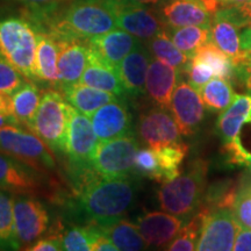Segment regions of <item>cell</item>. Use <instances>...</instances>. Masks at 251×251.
I'll return each instance as SVG.
<instances>
[{"label": "cell", "instance_id": "6da1fadb", "mask_svg": "<svg viewBox=\"0 0 251 251\" xmlns=\"http://www.w3.org/2000/svg\"><path fill=\"white\" fill-rule=\"evenodd\" d=\"M139 176L120 178L99 177L80 191L69 203L72 218L84 225L105 226L125 218L136 202Z\"/></svg>", "mask_w": 251, "mask_h": 251}, {"label": "cell", "instance_id": "7a4b0ae2", "mask_svg": "<svg viewBox=\"0 0 251 251\" xmlns=\"http://www.w3.org/2000/svg\"><path fill=\"white\" fill-rule=\"evenodd\" d=\"M119 0H74L47 14L39 31L62 39L89 40L115 29Z\"/></svg>", "mask_w": 251, "mask_h": 251}, {"label": "cell", "instance_id": "3957f363", "mask_svg": "<svg viewBox=\"0 0 251 251\" xmlns=\"http://www.w3.org/2000/svg\"><path fill=\"white\" fill-rule=\"evenodd\" d=\"M208 164L201 159L191 162L186 171L175 179L164 181L157 191V200L164 212L186 219L203 202Z\"/></svg>", "mask_w": 251, "mask_h": 251}, {"label": "cell", "instance_id": "277c9868", "mask_svg": "<svg viewBox=\"0 0 251 251\" xmlns=\"http://www.w3.org/2000/svg\"><path fill=\"white\" fill-rule=\"evenodd\" d=\"M37 28L25 14L0 15V57L34 81Z\"/></svg>", "mask_w": 251, "mask_h": 251}, {"label": "cell", "instance_id": "5b68a950", "mask_svg": "<svg viewBox=\"0 0 251 251\" xmlns=\"http://www.w3.org/2000/svg\"><path fill=\"white\" fill-rule=\"evenodd\" d=\"M69 106V102L57 91H45L29 128L56 153H64Z\"/></svg>", "mask_w": 251, "mask_h": 251}, {"label": "cell", "instance_id": "8992f818", "mask_svg": "<svg viewBox=\"0 0 251 251\" xmlns=\"http://www.w3.org/2000/svg\"><path fill=\"white\" fill-rule=\"evenodd\" d=\"M0 151L43 172L55 169L51 150L40 139L24 130L20 126L7 125L0 127Z\"/></svg>", "mask_w": 251, "mask_h": 251}, {"label": "cell", "instance_id": "52a82bcc", "mask_svg": "<svg viewBox=\"0 0 251 251\" xmlns=\"http://www.w3.org/2000/svg\"><path fill=\"white\" fill-rule=\"evenodd\" d=\"M139 149L140 141L135 133L99 142L91 165L102 178L134 176L136 175L134 170L135 156Z\"/></svg>", "mask_w": 251, "mask_h": 251}, {"label": "cell", "instance_id": "ba28073f", "mask_svg": "<svg viewBox=\"0 0 251 251\" xmlns=\"http://www.w3.org/2000/svg\"><path fill=\"white\" fill-rule=\"evenodd\" d=\"M13 213L15 236L20 249L27 250L49 230V213L31 194H13Z\"/></svg>", "mask_w": 251, "mask_h": 251}, {"label": "cell", "instance_id": "9c48e42d", "mask_svg": "<svg viewBox=\"0 0 251 251\" xmlns=\"http://www.w3.org/2000/svg\"><path fill=\"white\" fill-rule=\"evenodd\" d=\"M98 146L99 140L93 129L92 121H90L87 115L77 111L71 105L69 106L64 155L68 157L71 169L92 166L91 162Z\"/></svg>", "mask_w": 251, "mask_h": 251}, {"label": "cell", "instance_id": "30bf717a", "mask_svg": "<svg viewBox=\"0 0 251 251\" xmlns=\"http://www.w3.org/2000/svg\"><path fill=\"white\" fill-rule=\"evenodd\" d=\"M168 109L153 106L140 115L136 126L137 136L148 148L159 149L183 143L177 122Z\"/></svg>", "mask_w": 251, "mask_h": 251}, {"label": "cell", "instance_id": "8fae6325", "mask_svg": "<svg viewBox=\"0 0 251 251\" xmlns=\"http://www.w3.org/2000/svg\"><path fill=\"white\" fill-rule=\"evenodd\" d=\"M242 226L235 219L231 209H214L206 216L198 242L199 251H229L234 249L235 240Z\"/></svg>", "mask_w": 251, "mask_h": 251}, {"label": "cell", "instance_id": "7c38bea8", "mask_svg": "<svg viewBox=\"0 0 251 251\" xmlns=\"http://www.w3.org/2000/svg\"><path fill=\"white\" fill-rule=\"evenodd\" d=\"M169 109L183 136L188 137L196 134L205 119L206 106L200 92L188 81L180 80L176 86Z\"/></svg>", "mask_w": 251, "mask_h": 251}, {"label": "cell", "instance_id": "4fadbf2b", "mask_svg": "<svg viewBox=\"0 0 251 251\" xmlns=\"http://www.w3.org/2000/svg\"><path fill=\"white\" fill-rule=\"evenodd\" d=\"M91 120L99 142L134 133L133 115L125 98H117L105 103L94 112Z\"/></svg>", "mask_w": 251, "mask_h": 251}, {"label": "cell", "instance_id": "5bb4252c", "mask_svg": "<svg viewBox=\"0 0 251 251\" xmlns=\"http://www.w3.org/2000/svg\"><path fill=\"white\" fill-rule=\"evenodd\" d=\"M117 25L120 29L128 31L144 42L166 28L158 12H155L152 7L127 5L120 1L117 8Z\"/></svg>", "mask_w": 251, "mask_h": 251}, {"label": "cell", "instance_id": "9a60e30c", "mask_svg": "<svg viewBox=\"0 0 251 251\" xmlns=\"http://www.w3.org/2000/svg\"><path fill=\"white\" fill-rule=\"evenodd\" d=\"M43 181L42 172L0 151V190L31 194L43 187Z\"/></svg>", "mask_w": 251, "mask_h": 251}, {"label": "cell", "instance_id": "2e32d148", "mask_svg": "<svg viewBox=\"0 0 251 251\" xmlns=\"http://www.w3.org/2000/svg\"><path fill=\"white\" fill-rule=\"evenodd\" d=\"M135 225L148 247H166L177 236L186 219L168 212H144L137 215Z\"/></svg>", "mask_w": 251, "mask_h": 251}, {"label": "cell", "instance_id": "e0dca14e", "mask_svg": "<svg viewBox=\"0 0 251 251\" xmlns=\"http://www.w3.org/2000/svg\"><path fill=\"white\" fill-rule=\"evenodd\" d=\"M56 39L59 43L57 67L59 89L62 90L63 87L76 84L80 80L89 63L90 47L86 40L62 37Z\"/></svg>", "mask_w": 251, "mask_h": 251}, {"label": "cell", "instance_id": "ac0fdd59", "mask_svg": "<svg viewBox=\"0 0 251 251\" xmlns=\"http://www.w3.org/2000/svg\"><path fill=\"white\" fill-rule=\"evenodd\" d=\"M151 62L148 48L141 42L118 67V74L124 86L126 99L137 100L146 94V79Z\"/></svg>", "mask_w": 251, "mask_h": 251}, {"label": "cell", "instance_id": "d6986e66", "mask_svg": "<svg viewBox=\"0 0 251 251\" xmlns=\"http://www.w3.org/2000/svg\"><path fill=\"white\" fill-rule=\"evenodd\" d=\"M183 76V72L168 63L153 58L149 64L146 79V96L153 106L169 108L172 94Z\"/></svg>", "mask_w": 251, "mask_h": 251}, {"label": "cell", "instance_id": "ffe728a7", "mask_svg": "<svg viewBox=\"0 0 251 251\" xmlns=\"http://www.w3.org/2000/svg\"><path fill=\"white\" fill-rule=\"evenodd\" d=\"M86 41L94 54L115 69L126 56L143 42L124 29H112Z\"/></svg>", "mask_w": 251, "mask_h": 251}, {"label": "cell", "instance_id": "44dd1931", "mask_svg": "<svg viewBox=\"0 0 251 251\" xmlns=\"http://www.w3.org/2000/svg\"><path fill=\"white\" fill-rule=\"evenodd\" d=\"M159 17L166 27L209 26L213 13L201 0H171L161 5Z\"/></svg>", "mask_w": 251, "mask_h": 251}, {"label": "cell", "instance_id": "7402d4cb", "mask_svg": "<svg viewBox=\"0 0 251 251\" xmlns=\"http://www.w3.org/2000/svg\"><path fill=\"white\" fill-rule=\"evenodd\" d=\"M58 54V40L47 31H37V48L34 63V77L36 81L59 89Z\"/></svg>", "mask_w": 251, "mask_h": 251}, {"label": "cell", "instance_id": "603a6c76", "mask_svg": "<svg viewBox=\"0 0 251 251\" xmlns=\"http://www.w3.org/2000/svg\"><path fill=\"white\" fill-rule=\"evenodd\" d=\"M212 42L215 43L229 58L234 63V65L242 57L243 50L241 47V34L240 28L234 21H231L221 8L213 14L211 25Z\"/></svg>", "mask_w": 251, "mask_h": 251}, {"label": "cell", "instance_id": "cb8c5ba5", "mask_svg": "<svg viewBox=\"0 0 251 251\" xmlns=\"http://www.w3.org/2000/svg\"><path fill=\"white\" fill-rule=\"evenodd\" d=\"M244 125H251V94H237L234 102L219 115L216 130L224 142H229L240 137Z\"/></svg>", "mask_w": 251, "mask_h": 251}, {"label": "cell", "instance_id": "d4e9b609", "mask_svg": "<svg viewBox=\"0 0 251 251\" xmlns=\"http://www.w3.org/2000/svg\"><path fill=\"white\" fill-rule=\"evenodd\" d=\"M90 47V46H89ZM80 83L85 85L96 87V89L107 91L126 99V93L122 86L118 70L111 65L101 61L90 48V57L85 71L80 78Z\"/></svg>", "mask_w": 251, "mask_h": 251}, {"label": "cell", "instance_id": "484cf974", "mask_svg": "<svg viewBox=\"0 0 251 251\" xmlns=\"http://www.w3.org/2000/svg\"><path fill=\"white\" fill-rule=\"evenodd\" d=\"M64 98L74 108L91 118L97 109L119 97L107 91L85 85L78 81L76 84L65 86L62 89Z\"/></svg>", "mask_w": 251, "mask_h": 251}, {"label": "cell", "instance_id": "4316f807", "mask_svg": "<svg viewBox=\"0 0 251 251\" xmlns=\"http://www.w3.org/2000/svg\"><path fill=\"white\" fill-rule=\"evenodd\" d=\"M49 230V234L58 237L62 250L67 251H92L94 241L99 235V230L94 226L71 224L65 227L61 221L56 222Z\"/></svg>", "mask_w": 251, "mask_h": 251}, {"label": "cell", "instance_id": "83f0119b", "mask_svg": "<svg viewBox=\"0 0 251 251\" xmlns=\"http://www.w3.org/2000/svg\"><path fill=\"white\" fill-rule=\"evenodd\" d=\"M94 227L109 237L118 250L139 251L144 250L148 247L135 222L128 221L125 218L119 219L112 224L99 226V227L94 226Z\"/></svg>", "mask_w": 251, "mask_h": 251}, {"label": "cell", "instance_id": "f1b7e54d", "mask_svg": "<svg viewBox=\"0 0 251 251\" xmlns=\"http://www.w3.org/2000/svg\"><path fill=\"white\" fill-rule=\"evenodd\" d=\"M42 93L33 81L28 80L24 86L11 96L13 117L21 126L24 125L27 128H30L40 106Z\"/></svg>", "mask_w": 251, "mask_h": 251}, {"label": "cell", "instance_id": "f546056e", "mask_svg": "<svg viewBox=\"0 0 251 251\" xmlns=\"http://www.w3.org/2000/svg\"><path fill=\"white\" fill-rule=\"evenodd\" d=\"M166 33L172 42L179 48L184 54L192 58L196 52L203 45L212 41L209 26H185V27H166Z\"/></svg>", "mask_w": 251, "mask_h": 251}, {"label": "cell", "instance_id": "4dcf8cb0", "mask_svg": "<svg viewBox=\"0 0 251 251\" xmlns=\"http://www.w3.org/2000/svg\"><path fill=\"white\" fill-rule=\"evenodd\" d=\"M146 47L148 48L151 57L168 63L171 67L183 72L184 75L185 68L190 62V58L172 42L166 30L161 31L156 36H153L152 39L147 41Z\"/></svg>", "mask_w": 251, "mask_h": 251}, {"label": "cell", "instance_id": "1f68e13d", "mask_svg": "<svg viewBox=\"0 0 251 251\" xmlns=\"http://www.w3.org/2000/svg\"><path fill=\"white\" fill-rule=\"evenodd\" d=\"M192 58L208 64L216 77L228 80L230 84L237 79L236 69L233 61L212 41L203 45Z\"/></svg>", "mask_w": 251, "mask_h": 251}, {"label": "cell", "instance_id": "d6a6232c", "mask_svg": "<svg viewBox=\"0 0 251 251\" xmlns=\"http://www.w3.org/2000/svg\"><path fill=\"white\" fill-rule=\"evenodd\" d=\"M211 209L205 205H201L192 219H190L183 226L180 231L174 240L166 246L165 249L170 251H192L197 250L198 242L203 227L206 216Z\"/></svg>", "mask_w": 251, "mask_h": 251}, {"label": "cell", "instance_id": "836d02e7", "mask_svg": "<svg viewBox=\"0 0 251 251\" xmlns=\"http://www.w3.org/2000/svg\"><path fill=\"white\" fill-rule=\"evenodd\" d=\"M199 92L206 108L211 112H224L237 97L231 84L219 77L206 83Z\"/></svg>", "mask_w": 251, "mask_h": 251}, {"label": "cell", "instance_id": "e575fe53", "mask_svg": "<svg viewBox=\"0 0 251 251\" xmlns=\"http://www.w3.org/2000/svg\"><path fill=\"white\" fill-rule=\"evenodd\" d=\"M13 194L0 190V250H20L15 236Z\"/></svg>", "mask_w": 251, "mask_h": 251}, {"label": "cell", "instance_id": "d590c367", "mask_svg": "<svg viewBox=\"0 0 251 251\" xmlns=\"http://www.w3.org/2000/svg\"><path fill=\"white\" fill-rule=\"evenodd\" d=\"M153 150L156 151L159 166H161L162 183L175 179L181 174L180 166L188 152L187 144L183 142Z\"/></svg>", "mask_w": 251, "mask_h": 251}, {"label": "cell", "instance_id": "8d00e7d4", "mask_svg": "<svg viewBox=\"0 0 251 251\" xmlns=\"http://www.w3.org/2000/svg\"><path fill=\"white\" fill-rule=\"evenodd\" d=\"M134 170L139 177L162 183V171L156 151L151 148H140L135 156Z\"/></svg>", "mask_w": 251, "mask_h": 251}, {"label": "cell", "instance_id": "74e56055", "mask_svg": "<svg viewBox=\"0 0 251 251\" xmlns=\"http://www.w3.org/2000/svg\"><path fill=\"white\" fill-rule=\"evenodd\" d=\"M26 81H28L26 77H24L4 58L0 57V93L11 97L21 86H24Z\"/></svg>", "mask_w": 251, "mask_h": 251}, {"label": "cell", "instance_id": "f35d334b", "mask_svg": "<svg viewBox=\"0 0 251 251\" xmlns=\"http://www.w3.org/2000/svg\"><path fill=\"white\" fill-rule=\"evenodd\" d=\"M233 214L243 228L251 229V181L238 188V193L233 206Z\"/></svg>", "mask_w": 251, "mask_h": 251}, {"label": "cell", "instance_id": "ab89813d", "mask_svg": "<svg viewBox=\"0 0 251 251\" xmlns=\"http://www.w3.org/2000/svg\"><path fill=\"white\" fill-rule=\"evenodd\" d=\"M184 75L187 77L188 84L192 85L194 89L200 91L206 83H208L212 79L213 76H215L213 69L206 63L196 61L191 58L188 64L185 68Z\"/></svg>", "mask_w": 251, "mask_h": 251}, {"label": "cell", "instance_id": "60d3db41", "mask_svg": "<svg viewBox=\"0 0 251 251\" xmlns=\"http://www.w3.org/2000/svg\"><path fill=\"white\" fill-rule=\"evenodd\" d=\"M226 11L240 28L251 26V0L238 6H227Z\"/></svg>", "mask_w": 251, "mask_h": 251}, {"label": "cell", "instance_id": "b9f144b4", "mask_svg": "<svg viewBox=\"0 0 251 251\" xmlns=\"http://www.w3.org/2000/svg\"><path fill=\"white\" fill-rule=\"evenodd\" d=\"M6 1L23 5L27 9H54L61 7L62 5L69 4L74 0H6Z\"/></svg>", "mask_w": 251, "mask_h": 251}, {"label": "cell", "instance_id": "7bdbcfd3", "mask_svg": "<svg viewBox=\"0 0 251 251\" xmlns=\"http://www.w3.org/2000/svg\"><path fill=\"white\" fill-rule=\"evenodd\" d=\"M241 47H242L244 59L240 67L250 74L251 71V26L242 28L241 31Z\"/></svg>", "mask_w": 251, "mask_h": 251}, {"label": "cell", "instance_id": "ee69618b", "mask_svg": "<svg viewBox=\"0 0 251 251\" xmlns=\"http://www.w3.org/2000/svg\"><path fill=\"white\" fill-rule=\"evenodd\" d=\"M28 251H59L62 250L58 237L52 234H48L47 237H41L27 249Z\"/></svg>", "mask_w": 251, "mask_h": 251}, {"label": "cell", "instance_id": "f6af8a7d", "mask_svg": "<svg viewBox=\"0 0 251 251\" xmlns=\"http://www.w3.org/2000/svg\"><path fill=\"white\" fill-rule=\"evenodd\" d=\"M236 251H251V229L241 228L235 240L234 249Z\"/></svg>", "mask_w": 251, "mask_h": 251}, {"label": "cell", "instance_id": "bcb514c9", "mask_svg": "<svg viewBox=\"0 0 251 251\" xmlns=\"http://www.w3.org/2000/svg\"><path fill=\"white\" fill-rule=\"evenodd\" d=\"M98 229V228H97ZM99 230V229H98ZM118 248L114 246V243L109 240V237L99 230V235L97 236L92 246V251H117Z\"/></svg>", "mask_w": 251, "mask_h": 251}, {"label": "cell", "instance_id": "7dc6e473", "mask_svg": "<svg viewBox=\"0 0 251 251\" xmlns=\"http://www.w3.org/2000/svg\"><path fill=\"white\" fill-rule=\"evenodd\" d=\"M122 4L127 5H139V6H148V7H155V6H161L164 4L165 0H119Z\"/></svg>", "mask_w": 251, "mask_h": 251}, {"label": "cell", "instance_id": "c3c4849f", "mask_svg": "<svg viewBox=\"0 0 251 251\" xmlns=\"http://www.w3.org/2000/svg\"><path fill=\"white\" fill-rule=\"evenodd\" d=\"M0 113L6 115H12V117H13L11 97L6 96L4 93H0Z\"/></svg>", "mask_w": 251, "mask_h": 251}, {"label": "cell", "instance_id": "681fc988", "mask_svg": "<svg viewBox=\"0 0 251 251\" xmlns=\"http://www.w3.org/2000/svg\"><path fill=\"white\" fill-rule=\"evenodd\" d=\"M7 125L21 126L14 117H12V115H6V114H2V113H0V127H2V126H7Z\"/></svg>", "mask_w": 251, "mask_h": 251}, {"label": "cell", "instance_id": "f907efd6", "mask_svg": "<svg viewBox=\"0 0 251 251\" xmlns=\"http://www.w3.org/2000/svg\"><path fill=\"white\" fill-rule=\"evenodd\" d=\"M221 5V7H226V6H238L246 4L249 0H218Z\"/></svg>", "mask_w": 251, "mask_h": 251}, {"label": "cell", "instance_id": "816d5d0a", "mask_svg": "<svg viewBox=\"0 0 251 251\" xmlns=\"http://www.w3.org/2000/svg\"><path fill=\"white\" fill-rule=\"evenodd\" d=\"M243 85H244V89H246L248 92L251 93V72L249 74V76L246 78V80L243 81Z\"/></svg>", "mask_w": 251, "mask_h": 251}, {"label": "cell", "instance_id": "f5cc1de1", "mask_svg": "<svg viewBox=\"0 0 251 251\" xmlns=\"http://www.w3.org/2000/svg\"><path fill=\"white\" fill-rule=\"evenodd\" d=\"M246 166H247V168H249V170L251 171V152H250L249 158H248V161H247V164H246Z\"/></svg>", "mask_w": 251, "mask_h": 251}]
</instances>
